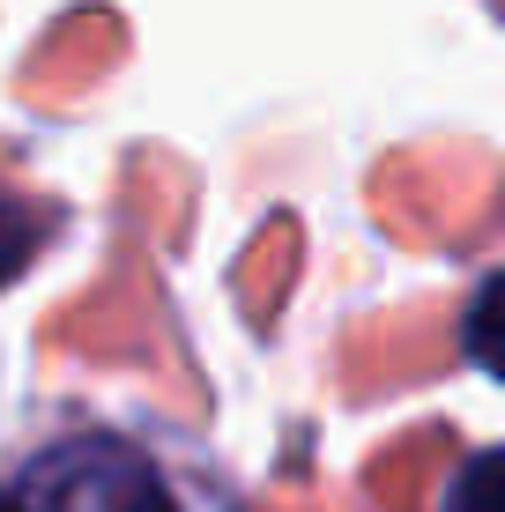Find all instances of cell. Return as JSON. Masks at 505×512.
<instances>
[{
	"instance_id": "cell-1",
	"label": "cell",
	"mask_w": 505,
	"mask_h": 512,
	"mask_svg": "<svg viewBox=\"0 0 505 512\" xmlns=\"http://www.w3.org/2000/svg\"><path fill=\"white\" fill-rule=\"evenodd\" d=\"M0 512H186L171 475L127 438H60L0 475Z\"/></svg>"
},
{
	"instance_id": "cell-2",
	"label": "cell",
	"mask_w": 505,
	"mask_h": 512,
	"mask_svg": "<svg viewBox=\"0 0 505 512\" xmlns=\"http://www.w3.org/2000/svg\"><path fill=\"white\" fill-rule=\"evenodd\" d=\"M461 349H468V364H483V372L505 386V268L483 282L476 297H468V312H461Z\"/></svg>"
},
{
	"instance_id": "cell-3",
	"label": "cell",
	"mask_w": 505,
	"mask_h": 512,
	"mask_svg": "<svg viewBox=\"0 0 505 512\" xmlns=\"http://www.w3.org/2000/svg\"><path fill=\"white\" fill-rule=\"evenodd\" d=\"M446 512H505V446L468 453L446 483Z\"/></svg>"
},
{
	"instance_id": "cell-4",
	"label": "cell",
	"mask_w": 505,
	"mask_h": 512,
	"mask_svg": "<svg viewBox=\"0 0 505 512\" xmlns=\"http://www.w3.org/2000/svg\"><path fill=\"white\" fill-rule=\"evenodd\" d=\"M45 231H52L45 208H30V201H0V282L23 275V260L45 245Z\"/></svg>"
}]
</instances>
